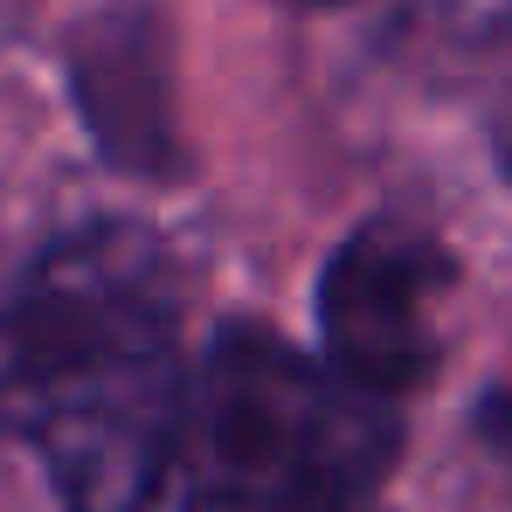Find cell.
<instances>
[{
	"label": "cell",
	"mask_w": 512,
	"mask_h": 512,
	"mask_svg": "<svg viewBox=\"0 0 512 512\" xmlns=\"http://www.w3.org/2000/svg\"><path fill=\"white\" fill-rule=\"evenodd\" d=\"M173 263L132 222L42 250L0 305V436H21L63 512H146L180 443Z\"/></svg>",
	"instance_id": "cell-1"
},
{
	"label": "cell",
	"mask_w": 512,
	"mask_h": 512,
	"mask_svg": "<svg viewBox=\"0 0 512 512\" xmlns=\"http://www.w3.org/2000/svg\"><path fill=\"white\" fill-rule=\"evenodd\" d=\"M395 450V402L263 326H222L180 402V512H360Z\"/></svg>",
	"instance_id": "cell-2"
},
{
	"label": "cell",
	"mask_w": 512,
	"mask_h": 512,
	"mask_svg": "<svg viewBox=\"0 0 512 512\" xmlns=\"http://www.w3.org/2000/svg\"><path fill=\"white\" fill-rule=\"evenodd\" d=\"M450 284H457V263L429 229L402 215L360 222L333 250L326 284H319L326 367L381 402L423 388L443 360L436 305L450 298Z\"/></svg>",
	"instance_id": "cell-3"
},
{
	"label": "cell",
	"mask_w": 512,
	"mask_h": 512,
	"mask_svg": "<svg viewBox=\"0 0 512 512\" xmlns=\"http://www.w3.org/2000/svg\"><path fill=\"white\" fill-rule=\"evenodd\" d=\"M70 90L97 153L132 180H180V111H173V49L146 0H111L70 35Z\"/></svg>",
	"instance_id": "cell-4"
},
{
	"label": "cell",
	"mask_w": 512,
	"mask_h": 512,
	"mask_svg": "<svg viewBox=\"0 0 512 512\" xmlns=\"http://www.w3.org/2000/svg\"><path fill=\"white\" fill-rule=\"evenodd\" d=\"M478 429H485V443L499 450V464H512V381L485 395V409H478Z\"/></svg>",
	"instance_id": "cell-5"
}]
</instances>
